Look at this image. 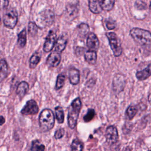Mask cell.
Instances as JSON below:
<instances>
[{"label":"cell","mask_w":151,"mask_h":151,"mask_svg":"<svg viewBox=\"0 0 151 151\" xmlns=\"http://www.w3.org/2000/svg\"><path fill=\"white\" fill-rule=\"evenodd\" d=\"M103 10L105 11H111L114 6L115 0H98Z\"/></svg>","instance_id":"ffe728a7"},{"label":"cell","mask_w":151,"mask_h":151,"mask_svg":"<svg viewBox=\"0 0 151 151\" xmlns=\"http://www.w3.org/2000/svg\"><path fill=\"white\" fill-rule=\"evenodd\" d=\"M81 106V101L80 98L78 97L74 99L69 106L68 112V124L71 129H74L77 124Z\"/></svg>","instance_id":"7a4b0ae2"},{"label":"cell","mask_w":151,"mask_h":151,"mask_svg":"<svg viewBox=\"0 0 151 151\" xmlns=\"http://www.w3.org/2000/svg\"><path fill=\"white\" fill-rule=\"evenodd\" d=\"M55 113L57 122L59 123H63L64 120V114L62 107L60 106L56 107L55 108Z\"/></svg>","instance_id":"cb8c5ba5"},{"label":"cell","mask_w":151,"mask_h":151,"mask_svg":"<svg viewBox=\"0 0 151 151\" xmlns=\"http://www.w3.org/2000/svg\"><path fill=\"white\" fill-rule=\"evenodd\" d=\"M151 76V63L143 70L137 71L136 73V78L140 81H143Z\"/></svg>","instance_id":"5bb4252c"},{"label":"cell","mask_w":151,"mask_h":151,"mask_svg":"<svg viewBox=\"0 0 151 151\" xmlns=\"http://www.w3.org/2000/svg\"><path fill=\"white\" fill-rule=\"evenodd\" d=\"M55 119L53 111L49 109L42 110L39 116V124L41 129L47 132L52 129L54 125Z\"/></svg>","instance_id":"6da1fadb"},{"label":"cell","mask_w":151,"mask_h":151,"mask_svg":"<svg viewBox=\"0 0 151 151\" xmlns=\"http://www.w3.org/2000/svg\"><path fill=\"white\" fill-rule=\"evenodd\" d=\"M54 21V14L50 9H45L40 12L36 18V24L40 28L50 26Z\"/></svg>","instance_id":"277c9868"},{"label":"cell","mask_w":151,"mask_h":151,"mask_svg":"<svg viewBox=\"0 0 151 151\" xmlns=\"http://www.w3.org/2000/svg\"><path fill=\"white\" fill-rule=\"evenodd\" d=\"M106 35L109 40V45L113 52L114 55L115 57L120 56L122 53V48L120 40L116 34L113 32H107Z\"/></svg>","instance_id":"5b68a950"},{"label":"cell","mask_w":151,"mask_h":151,"mask_svg":"<svg viewBox=\"0 0 151 151\" xmlns=\"http://www.w3.org/2000/svg\"><path fill=\"white\" fill-rule=\"evenodd\" d=\"M39 111L38 106L36 101L34 100H28L25 106L22 108L21 113L23 115L35 114L38 113Z\"/></svg>","instance_id":"9c48e42d"},{"label":"cell","mask_w":151,"mask_h":151,"mask_svg":"<svg viewBox=\"0 0 151 151\" xmlns=\"http://www.w3.org/2000/svg\"><path fill=\"white\" fill-rule=\"evenodd\" d=\"M107 142L109 145H113L118 141L119 134L117 128L114 126H109L106 130L105 134Z\"/></svg>","instance_id":"52a82bcc"},{"label":"cell","mask_w":151,"mask_h":151,"mask_svg":"<svg viewBox=\"0 0 151 151\" xmlns=\"http://www.w3.org/2000/svg\"><path fill=\"white\" fill-rule=\"evenodd\" d=\"M27 42V33L26 29H24L18 34V44L20 47H24Z\"/></svg>","instance_id":"7402d4cb"},{"label":"cell","mask_w":151,"mask_h":151,"mask_svg":"<svg viewBox=\"0 0 151 151\" xmlns=\"http://www.w3.org/2000/svg\"><path fill=\"white\" fill-rule=\"evenodd\" d=\"M83 149V143L77 139H75L73 140L71 145V149L72 150H82Z\"/></svg>","instance_id":"484cf974"},{"label":"cell","mask_w":151,"mask_h":151,"mask_svg":"<svg viewBox=\"0 0 151 151\" xmlns=\"http://www.w3.org/2000/svg\"><path fill=\"white\" fill-rule=\"evenodd\" d=\"M8 67L5 60H0V82L4 81L7 77Z\"/></svg>","instance_id":"ac0fdd59"},{"label":"cell","mask_w":151,"mask_h":151,"mask_svg":"<svg viewBox=\"0 0 151 151\" xmlns=\"http://www.w3.org/2000/svg\"><path fill=\"white\" fill-rule=\"evenodd\" d=\"M87 45L90 50L97 51L99 47V41L97 35L93 33L90 32L87 38Z\"/></svg>","instance_id":"7c38bea8"},{"label":"cell","mask_w":151,"mask_h":151,"mask_svg":"<svg viewBox=\"0 0 151 151\" xmlns=\"http://www.w3.org/2000/svg\"><path fill=\"white\" fill-rule=\"evenodd\" d=\"M56 34L53 30H50L48 32L43 46V50L45 52H48L52 50L56 42Z\"/></svg>","instance_id":"ba28073f"},{"label":"cell","mask_w":151,"mask_h":151,"mask_svg":"<svg viewBox=\"0 0 151 151\" xmlns=\"http://www.w3.org/2000/svg\"><path fill=\"white\" fill-rule=\"evenodd\" d=\"M106 27L107 28V29H113L115 28L116 24V22H115L114 21L109 19V20L106 21Z\"/></svg>","instance_id":"d6a6232c"},{"label":"cell","mask_w":151,"mask_h":151,"mask_svg":"<svg viewBox=\"0 0 151 151\" xmlns=\"http://www.w3.org/2000/svg\"><path fill=\"white\" fill-rule=\"evenodd\" d=\"M45 146L44 145L40 143V142L37 140H33L32 142V146L31 147V150H35V151H40L44 150Z\"/></svg>","instance_id":"4316f807"},{"label":"cell","mask_w":151,"mask_h":151,"mask_svg":"<svg viewBox=\"0 0 151 151\" xmlns=\"http://www.w3.org/2000/svg\"><path fill=\"white\" fill-rule=\"evenodd\" d=\"M9 4V0H0V9H5Z\"/></svg>","instance_id":"836d02e7"},{"label":"cell","mask_w":151,"mask_h":151,"mask_svg":"<svg viewBox=\"0 0 151 151\" xmlns=\"http://www.w3.org/2000/svg\"><path fill=\"white\" fill-rule=\"evenodd\" d=\"M148 101L151 104V93L148 96Z\"/></svg>","instance_id":"d590c367"},{"label":"cell","mask_w":151,"mask_h":151,"mask_svg":"<svg viewBox=\"0 0 151 151\" xmlns=\"http://www.w3.org/2000/svg\"><path fill=\"white\" fill-rule=\"evenodd\" d=\"M137 111V107L134 105H130L126 111V115L129 120H132L135 116Z\"/></svg>","instance_id":"603a6c76"},{"label":"cell","mask_w":151,"mask_h":151,"mask_svg":"<svg viewBox=\"0 0 151 151\" xmlns=\"http://www.w3.org/2000/svg\"><path fill=\"white\" fill-rule=\"evenodd\" d=\"M38 25L32 22H30L28 24V32L29 34L30 35H31L32 37L35 36L38 32Z\"/></svg>","instance_id":"f546056e"},{"label":"cell","mask_w":151,"mask_h":151,"mask_svg":"<svg viewBox=\"0 0 151 151\" xmlns=\"http://www.w3.org/2000/svg\"><path fill=\"white\" fill-rule=\"evenodd\" d=\"M80 71L76 68H71L68 72V78L70 82L73 85H76L80 81Z\"/></svg>","instance_id":"4fadbf2b"},{"label":"cell","mask_w":151,"mask_h":151,"mask_svg":"<svg viewBox=\"0 0 151 151\" xmlns=\"http://www.w3.org/2000/svg\"><path fill=\"white\" fill-rule=\"evenodd\" d=\"M150 10L151 11V2H150Z\"/></svg>","instance_id":"8d00e7d4"},{"label":"cell","mask_w":151,"mask_h":151,"mask_svg":"<svg viewBox=\"0 0 151 151\" xmlns=\"http://www.w3.org/2000/svg\"><path fill=\"white\" fill-rule=\"evenodd\" d=\"M5 122V118L2 116H0V126L2 125Z\"/></svg>","instance_id":"e575fe53"},{"label":"cell","mask_w":151,"mask_h":151,"mask_svg":"<svg viewBox=\"0 0 151 151\" xmlns=\"http://www.w3.org/2000/svg\"><path fill=\"white\" fill-rule=\"evenodd\" d=\"M61 59L60 53L55 51L50 54L47 58L46 64L50 67H56L60 63Z\"/></svg>","instance_id":"8fae6325"},{"label":"cell","mask_w":151,"mask_h":151,"mask_svg":"<svg viewBox=\"0 0 151 151\" xmlns=\"http://www.w3.org/2000/svg\"><path fill=\"white\" fill-rule=\"evenodd\" d=\"M67 39L64 35H61L57 38L55 44V51L61 53L65 48Z\"/></svg>","instance_id":"9a60e30c"},{"label":"cell","mask_w":151,"mask_h":151,"mask_svg":"<svg viewBox=\"0 0 151 151\" xmlns=\"http://www.w3.org/2000/svg\"><path fill=\"white\" fill-rule=\"evenodd\" d=\"M95 115V111L94 109H89L87 114L84 116V120L86 122H88L91 121Z\"/></svg>","instance_id":"4dcf8cb0"},{"label":"cell","mask_w":151,"mask_h":151,"mask_svg":"<svg viewBox=\"0 0 151 151\" xmlns=\"http://www.w3.org/2000/svg\"><path fill=\"white\" fill-rule=\"evenodd\" d=\"M125 79L123 75L116 74L113 79V88L116 93L123 91L125 86Z\"/></svg>","instance_id":"30bf717a"},{"label":"cell","mask_w":151,"mask_h":151,"mask_svg":"<svg viewBox=\"0 0 151 151\" xmlns=\"http://www.w3.org/2000/svg\"><path fill=\"white\" fill-rule=\"evenodd\" d=\"M17 21L18 15L16 10L14 9H11L6 12L3 18L4 25L9 29H13L15 27Z\"/></svg>","instance_id":"8992f818"},{"label":"cell","mask_w":151,"mask_h":151,"mask_svg":"<svg viewBox=\"0 0 151 151\" xmlns=\"http://www.w3.org/2000/svg\"><path fill=\"white\" fill-rule=\"evenodd\" d=\"M88 8L94 14H99L103 10L98 0H88Z\"/></svg>","instance_id":"d6986e66"},{"label":"cell","mask_w":151,"mask_h":151,"mask_svg":"<svg viewBox=\"0 0 151 151\" xmlns=\"http://www.w3.org/2000/svg\"><path fill=\"white\" fill-rule=\"evenodd\" d=\"M64 134V130L63 128H60L58 129H57L54 134V137L57 139H61Z\"/></svg>","instance_id":"1f68e13d"},{"label":"cell","mask_w":151,"mask_h":151,"mask_svg":"<svg viewBox=\"0 0 151 151\" xmlns=\"http://www.w3.org/2000/svg\"><path fill=\"white\" fill-rule=\"evenodd\" d=\"M29 89V84L26 81H21L19 83L17 88V94L20 98H22L28 92Z\"/></svg>","instance_id":"2e32d148"},{"label":"cell","mask_w":151,"mask_h":151,"mask_svg":"<svg viewBox=\"0 0 151 151\" xmlns=\"http://www.w3.org/2000/svg\"><path fill=\"white\" fill-rule=\"evenodd\" d=\"M85 60L90 64L94 65L97 61V53L94 50H88L84 54Z\"/></svg>","instance_id":"e0dca14e"},{"label":"cell","mask_w":151,"mask_h":151,"mask_svg":"<svg viewBox=\"0 0 151 151\" xmlns=\"http://www.w3.org/2000/svg\"><path fill=\"white\" fill-rule=\"evenodd\" d=\"M0 21H1V18H0Z\"/></svg>","instance_id":"74e56055"},{"label":"cell","mask_w":151,"mask_h":151,"mask_svg":"<svg viewBox=\"0 0 151 151\" xmlns=\"http://www.w3.org/2000/svg\"><path fill=\"white\" fill-rule=\"evenodd\" d=\"M78 31L81 35L85 36L89 32V27L87 24L81 23L78 26Z\"/></svg>","instance_id":"83f0119b"},{"label":"cell","mask_w":151,"mask_h":151,"mask_svg":"<svg viewBox=\"0 0 151 151\" xmlns=\"http://www.w3.org/2000/svg\"><path fill=\"white\" fill-rule=\"evenodd\" d=\"M130 35L136 42L140 45H147L151 42V32L149 31L133 28L130 31Z\"/></svg>","instance_id":"3957f363"},{"label":"cell","mask_w":151,"mask_h":151,"mask_svg":"<svg viewBox=\"0 0 151 151\" xmlns=\"http://www.w3.org/2000/svg\"><path fill=\"white\" fill-rule=\"evenodd\" d=\"M65 80V76L64 74H59L57 78L56 84H55V89L59 90L63 87L64 84Z\"/></svg>","instance_id":"f1b7e54d"},{"label":"cell","mask_w":151,"mask_h":151,"mask_svg":"<svg viewBox=\"0 0 151 151\" xmlns=\"http://www.w3.org/2000/svg\"><path fill=\"white\" fill-rule=\"evenodd\" d=\"M41 60L40 53L36 52H35L29 59V67L31 68H34L37 67Z\"/></svg>","instance_id":"44dd1931"},{"label":"cell","mask_w":151,"mask_h":151,"mask_svg":"<svg viewBox=\"0 0 151 151\" xmlns=\"http://www.w3.org/2000/svg\"><path fill=\"white\" fill-rule=\"evenodd\" d=\"M78 9L76 5H69L67 7V12L68 15V17H71V19H74L76 17Z\"/></svg>","instance_id":"d4e9b609"}]
</instances>
